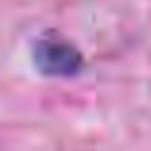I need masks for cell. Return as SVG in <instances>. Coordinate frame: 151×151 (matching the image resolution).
Masks as SVG:
<instances>
[{
	"instance_id": "cell-1",
	"label": "cell",
	"mask_w": 151,
	"mask_h": 151,
	"mask_svg": "<svg viewBox=\"0 0 151 151\" xmlns=\"http://www.w3.org/2000/svg\"><path fill=\"white\" fill-rule=\"evenodd\" d=\"M35 67L46 77H73L84 67L81 52L59 38H42L33 48Z\"/></svg>"
}]
</instances>
